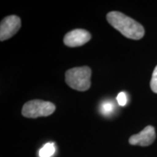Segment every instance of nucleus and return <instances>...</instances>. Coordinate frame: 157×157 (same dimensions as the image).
<instances>
[{"label":"nucleus","instance_id":"obj_1","mask_svg":"<svg viewBox=\"0 0 157 157\" xmlns=\"http://www.w3.org/2000/svg\"><path fill=\"white\" fill-rule=\"evenodd\" d=\"M108 22L127 38L139 40L145 34V29L140 23L122 13L110 12L106 15Z\"/></svg>","mask_w":157,"mask_h":157},{"label":"nucleus","instance_id":"obj_2","mask_svg":"<svg viewBox=\"0 0 157 157\" xmlns=\"http://www.w3.org/2000/svg\"><path fill=\"white\" fill-rule=\"evenodd\" d=\"M92 71L88 66L71 68L66 72V82L72 89L84 92L91 86Z\"/></svg>","mask_w":157,"mask_h":157},{"label":"nucleus","instance_id":"obj_3","mask_svg":"<svg viewBox=\"0 0 157 157\" xmlns=\"http://www.w3.org/2000/svg\"><path fill=\"white\" fill-rule=\"evenodd\" d=\"M56 105L49 101L33 100L26 102L22 109V115L26 118L48 117L56 111Z\"/></svg>","mask_w":157,"mask_h":157},{"label":"nucleus","instance_id":"obj_4","mask_svg":"<svg viewBox=\"0 0 157 157\" xmlns=\"http://www.w3.org/2000/svg\"><path fill=\"white\" fill-rule=\"evenodd\" d=\"M21 27V18L17 15H9L5 17L0 24V40L3 42L11 38L17 34Z\"/></svg>","mask_w":157,"mask_h":157},{"label":"nucleus","instance_id":"obj_5","mask_svg":"<svg viewBox=\"0 0 157 157\" xmlns=\"http://www.w3.org/2000/svg\"><path fill=\"white\" fill-rule=\"evenodd\" d=\"M91 39V34L84 29H74L65 35L63 42L70 48L80 47L89 42Z\"/></svg>","mask_w":157,"mask_h":157},{"label":"nucleus","instance_id":"obj_6","mask_svg":"<svg viewBox=\"0 0 157 157\" xmlns=\"http://www.w3.org/2000/svg\"><path fill=\"white\" fill-rule=\"evenodd\" d=\"M156 139L155 129L152 126H147L140 133L133 135L129 137V143L131 145L140 146H148L151 145Z\"/></svg>","mask_w":157,"mask_h":157},{"label":"nucleus","instance_id":"obj_7","mask_svg":"<svg viewBox=\"0 0 157 157\" xmlns=\"http://www.w3.org/2000/svg\"><path fill=\"white\" fill-rule=\"evenodd\" d=\"M56 146L54 143H47L39 151V157H52L56 153Z\"/></svg>","mask_w":157,"mask_h":157},{"label":"nucleus","instance_id":"obj_8","mask_svg":"<svg viewBox=\"0 0 157 157\" xmlns=\"http://www.w3.org/2000/svg\"><path fill=\"white\" fill-rule=\"evenodd\" d=\"M114 105L111 102H105L101 105V112L103 114L108 115L113 112Z\"/></svg>","mask_w":157,"mask_h":157},{"label":"nucleus","instance_id":"obj_9","mask_svg":"<svg viewBox=\"0 0 157 157\" xmlns=\"http://www.w3.org/2000/svg\"><path fill=\"white\" fill-rule=\"evenodd\" d=\"M150 86L152 91L155 93H157V66L155 67L154 71H153Z\"/></svg>","mask_w":157,"mask_h":157},{"label":"nucleus","instance_id":"obj_10","mask_svg":"<svg viewBox=\"0 0 157 157\" xmlns=\"http://www.w3.org/2000/svg\"><path fill=\"white\" fill-rule=\"evenodd\" d=\"M117 101L118 102V103H119V105H121V106H124V105H126L127 102L126 93H124V92H121V93L118 94L117 97Z\"/></svg>","mask_w":157,"mask_h":157}]
</instances>
